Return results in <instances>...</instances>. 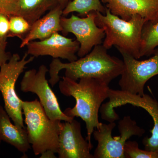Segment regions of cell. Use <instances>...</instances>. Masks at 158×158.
<instances>
[{
  "instance_id": "obj_1",
  "label": "cell",
  "mask_w": 158,
  "mask_h": 158,
  "mask_svg": "<svg viewBox=\"0 0 158 158\" xmlns=\"http://www.w3.org/2000/svg\"><path fill=\"white\" fill-rule=\"evenodd\" d=\"M107 50L100 44L95 46L90 53L73 62L63 63L59 59H54L49 65V83L54 87L60 81V71L65 69V77L73 81L91 78L109 85L113 80L121 75L124 62L108 54Z\"/></svg>"
},
{
  "instance_id": "obj_2",
  "label": "cell",
  "mask_w": 158,
  "mask_h": 158,
  "mask_svg": "<svg viewBox=\"0 0 158 158\" xmlns=\"http://www.w3.org/2000/svg\"><path fill=\"white\" fill-rule=\"evenodd\" d=\"M59 81V89L63 95L73 97L76 105L73 108L65 109L63 113L69 117H80L86 123L87 131L86 140L91 143V136L94 129L100 123L98 112L102 103L108 98L109 85L104 82L91 78H83L78 82L62 77Z\"/></svg>"
},
{
  "instance_id": "obj_3",
  "label": "cell",
  "mask_w": 158,
  "mask_h": 158,
  "mask_svg": "<svg viewBox=\"0 0 158 158\" xmlns=\"http://www.w3.org/2000/svg\"><path fill=\"white\" fill-rule=\"evenodd\" d=\"M95 23L103 29L105 37L102 45L108 50L113 46L119 48L138 59L140 57L141 33L146 21L138 15L125 20L111 13L106 8L104 15L96 11Z\"/></svg>"
},
{
  "instance_id": "obj_4",
  "label": "cell",
  "mask_w": 158,
  "mask_h": 158,
  "mask_svg": "<svg viewBox=\"0 0 158 158\" xmlns=\"http://www.w3.org/2000/svg\"><path fill=\"white\" fill-rule=\"evenodd\" d=\"M22 109L29 141L34 154L39 155L47 151L57 153L62 121L49 118L37 99L23 101Z\"/></svg>"
},
{
  "instance_id": "obj_5",
  "label": "cell",
  "mask_w": 158,
  "mask_h": 158,
  "mask_svg": "<svg viewBox=\"0 0 158 158\" xmlns=\"http://www.w3.org/2000/svg\"><path fill=\"white\" fill-rule=\"evenodd\" d=\"M27 52L21 59L18 53L12 55L6 63L0 66V92L2 95L5 109L15 124L25 128L23 118L22 100L15 91V84L27 65L34 61L35 57L27 59Z\"/></svg>"
},
{
  "instance_id": "obj_6",
  "label": "cell",
  "mask_w": 158,
  "mask_h": 158,
  "mask_svg": "<svg viewBox=\"0 0 158 158\" xmlns=\"http://www.w3.org/2000/svg\"><path fill=\"white\" fill-rule=\"evenodd\" d=\"M116 126L114 122L108 124L100 123L94 131V138L98 142L94 158H125L124 147L128 139L133 136L141 137L145 132L130 116H125L118 122L120 135L113 137L112 131Z\"/></svg>"
},
{
  "instance_id": "obj_7",
  "label": "cell",
  "mask_w": 158,
  "mask_h": 158,
  "mask_svg": "<svg viewBox=\"0 0 158 158\" xmlns=\"http://www.w3.org/2000/svg\"><path fill=\"white\" fill-rule=\"evenodd\" d=\"M124 62V67L118 85L121 90L133 94L143 96L146 82L158 75V48L154 56L146 60L139 61L119 48Z\"/></svg>"
},
{
  "instance_id": "obj_8",
  "label": "cell",
  "mask_w": 158,
  "mask_h": 158,
  "mask_svg": "<svg viewBox=\"0 0 158 158\" xmlns=\"http://www.w3.org/2000/svg\"><path fill=\"white\" fill-rule=\"evenodd\" d=\"M49 69L44 65L38 70L33 69L24 74L20 83V90L25 93L37 94L39 102L48 118L52 120L71 122L74 118L65 115L61 110L56 96L49 85L46 75Z\"/></svg>"
},
{
  "instance_id": "obj_9",
  "label": "cell",
  "mask_w": 158,
  "mask_h": 158,
  "mask_svg": "<svg viewBox=\"0 0 158 158\" xmlns=\"http://www.w3.org/2000/svg\"><path fill=\"white\" fill-rule=\"evenodd\" d=\"M109 102L103 104V109L109 114L115 113L114 108L126 104H131L143 108L151 116L154 126L151 131L150 137L143 139L142 143L144 149L158 153V102L156 99L144 94L143 96L133 94L120 90L110 89Z\"/></svg>"
},
{
  "instance_id": "obj_10",
  "label": "cell",
  "mask_w": 158,
  "mask_h": 158,
  "mask_svg": "<svg viewBox=\"0 0 158 158\" xmlns=\"http://www.w3.org/2000/svg\"><path fill=\"white\" fill-rule=\"evenodd\" d=\"M96 11H91L83 18L72 14L69 18L62 16L61 25L62 35L73 34L80 43L78 56L82 58L89 53L95 46L103 43L105 37L103 29L95 23Z\"/></svg>"
},
{
  "instance_id": "obj_11",
  "label": "cell",
  "mask_w": 158,
  "mask_h": 158,
  "mask_svg": "<svg viewBox=\"0 0 158 158\" xmlns=\"http://www.w3.org/2000/svg\"><path fill=\"white\" fill-rule=\"evenodd\" d=\"M80 46L77 40H74L56 33L44 40L29 43L26 46V52L35 58L50 56L53 59L61 58L72 62L78 59L76 54Z\"/></svg>"
},
{
  "instance_id": "obj_12",
  "label": "cell",
  "mask_w": 158,
  "mask_h": 158,
  "mask_svg": "<svg viewBox=\"0 0 158 158\" xmlns=\"http://www.w3.org/2000/svg\"><path fill=\"white\" fill-rule=\"evenodd\" d=\"M93 147L82 136L80 122L74 119L62 122L57 152L59 158H94L90 152Z\"/></svg>"
},
{
  "instance_id": "obj_13",
  "label": "cell",
  "mask_w": 158,
  "mask_h": 158,
  "mask_svg": "<svg viewBox=\"0 0 158 158\" xmlns=\"http://www.w3.org/2000/svg\"><path fill=\"white\" fill-rule=\"evenodd\" d=\"M112 14L128 21L138 15L146 21H158V0H101Z\"/></svg>"
},
{
  "instance_id": "obj_14",
  "label": "cell",
  "mask_w": 158,
  "mask_h": 158,
  "mask_svg": "<svg viewBox=\"0 0 158 158\" xmlns=\"http://www.w3.org/2000/svg\"><path fill=\"white\" fill-rule=\"evenodd\" d=\"M63 10L59 5L35 22L27 36L21 40L20 48L25 47L31 41L44 40L55 33L61 32V18Z\"/></svg>"
},
{
  "instance_id": "obj_15",
  "label": "cell",
  "mask_w": 158,
  "mask_h": 158,
  "mask_svg": "<svg viewBox=\"0 0 158 158\" xmlns=\"http://www.w3.org/2000/svg\"><path fill=\"white\" fill-rule=\"evenodd\" d=\"M0 140L14 146L25 156L31 148L27 129L12 124L10 116L1 105Z\"/></svg>"
},
{
  "instance_id": "obj_16",
  "label": "cell",
  "mask_w": 158,
  "mask_h": 158,
  "mask_svg": "<svg viewBox=\"0 0 158 158\" xmlns=\"http://www.w3.org/2000/svg\"><path fill=\"white\" fill-rule=\"evenodd\" d=\"M59 5V0H18L14 15L22 16L32 25Z\"/></svg>"
},
{
  "instance_id": "obj_17",
  "label": "cell",
  "mask_w": 158,
  "mask_h": 158,
  "mask_svg": "<svg viewBox=\"0 0 158 158\" xmlns=\"http://www.w3.org/2000/svg\"><path fill=\"white\" fill-rule=\"evenodd\" d=\"M157 48H158V21L155 23L145 22L141 33L140 57L149 56L153 55Z\"/></svg>"
},
{
  "instance_id": "obj_18",
  "label": "cell",
  "mask_w": 158,
  "mask_h": 158,
  "mask_svg": "<svg viewBox=\"0 0 158 158\" xmlns=\"http://www.w3.org/2000/svg\"><path fill=\"white\" fill-rule=\"evenodd\" d=\"M106 7L101 0H72L63 9L62 16L77 12L81 16H86L91 11H98L104 15Z\"/></svg>"
},
{
  "instance_id": "obj_19",
  "label": "cell",
  "mask_w": 158,
  "mask_h": 158,
  "mask_svg": "<svg viewBox=\"0 0 158 158\" xmlns=\"http://www.w3.org/2000/svg\"><path fill=\"white\" fill-rule=\"evenodd\" d=\"M9 19L10 30L8 38L16 37L23 40L30 31L31 24L25 19L19 15H11Z\"/></svg>"
},
{
  "instance_id": "obj_20",
  "label": "cell",
  "mask_w": 158,
  "mask_h": 158,
  "mask_svg": "<svg viewBox=\"0 0 158 158\" xmlns=\"http://www.w3.org/2000/svg\"><path fill=\"white\" fill-rule=\"evenodd\" d=\"M125 158H158V153L140 149L138 142L127 141L124 147Z\"/></svg>"
},
{
  "instance_id": "obj_21",
  "label": "cell",
  "mask_w": 158,
  "mask_h": 158,
  "mask_svg": "<svg viewBox=\"0 0 158 158\" xmlns=\"http://www.w3.org/2000/svg\"><path fill=\"white\" fill-rule=\"evenodd\" d=\"M18 0H0V14L6 15L9 17L14 15Z\"/></svg>"
},
{
  "instance_id": "obj_22",
  "label": "cell",
  "mask_w": 158,
  "mask_h": 158,
  "mask_svg": "<svg viewBox=\"0 0 158 158\" xmlns=\"http://www.w3.org/2000/svg\"><path fill=\"white\" fill-rule=\"evenodd\" d=\"M10 30L9 17L6 15L0 14V37L7 40Z\"/></svg>"
},
{
  "instance_id": "obj_23",
  "label": "cell",
  "mask_w": 158,
  "mask_h": 158,
  "mask_svg": "<svg viewBox=\"0 0 158 158\" xmlns=\"http://www.w3.org/2000/svg\"><path fill=\"white\" fill-rule=\"evenodd\" d=\"M8 42L0 37V66L8 62L12 56L11 52L7 51Z\"/></svg>"
},
{
  "instance_id": "obj_24",
  "label": "cell",
  "mask_w": 158,
  "mask_h": 158,
  "mask_svg": "<svg viewBox=\"0 0 158 158\" xmlns=\"http://www.w3.org/2000/svg\"><path fill=\"white\" fill-rule=\"evenodd\" d=\"M55 153L51 151H47L44 152L40 156V158H56V157L55 155Z\"/></svg>"
},
{
  "instance_id": "obj_25",
  "label": "cell",
  "mask_w": 158,
  "mask_h": 158,
  "mask_svg": "<svg viewBox=\"0 0 158 158\" xmlns=\"http://www.w3.org/2000/svg\"><path fill=\"white\" fill-rule=\"evenodd\" d=\"M72 1V0H59V6L63 9L67 6V4Z\"/></svg>"
},
{
  "instance_id": "obj_26",
  "label": "cell",
  "mask_w": 158,
  "mask_h": 158,
  "mask_svg": "<svg viewBox=\"0 0 158 158\" xmlns=\"http://www.w3.org/2000/svg\"><path fill=\"white\" fill-rule=\"evenodd\" d=\"M1 141H1V140H0V145H1Z\"/></svg>"
},
{
  "instance_id": "obj_27",
  "label": "cell",
  "mask_w": 158,
  "mask_h": 158,
  "mask_svg": "<svg viewBox=\"0 0 158 158\" xmlns=\"http://www.w3.org/2000/svg\"><path fill=\"white\" fill-rule=\"evenodd\" d=\"M0 96H1V92H0Z\"/></svg>"
}]
</instances>
